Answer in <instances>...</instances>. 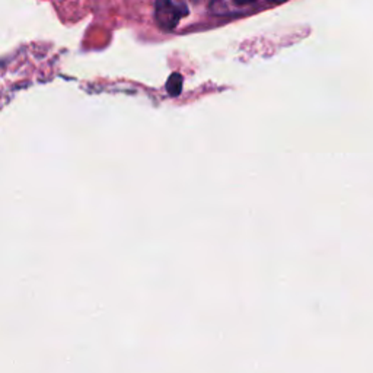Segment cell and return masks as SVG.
I'll return each mask as SVG.
<instances>
[{
  "mask_svg": "<svg viewBox=\"0 0 373 373\" xmlns=\"http://www.w3.org/2000/svg\"><path fill=\"white\" fill-rule=\"evenodd\" d=\"M188 14V6L183 2L160 0L155 8V18L163 29H173Z\"/></svg>",
  "mask_w": 373,
  "mask_h": 373,
  "instance_id": "obj_1",
  "label": "cell"
},
{
  "mask_svg": "<svg viewBox=\"0 0 373 373\" xmlns=\"http://www.w3.org/2000/svg\"><path fill=\"white\" fill-rule=\"evenodd\" d=\"M260 5L255 2L244 4V2H213L209 6V12L216 16H233L236 15V9H240L242 14H251L258 9Z\"/></svg>",
  "mask_w": 373,
  "mask_h": 373,
  "instance_id": "obj_2",
  "label": "cell"
},
{
  "mask_svg": "<svg viewBox=\"0 0 373 373\" xmlns=\"http://www.w3.org/2000/svg\"><path fill=\"white\" fill-rule=\"evenodd\" d=\"M166 89L169 92V95H180L181 89H183V76L178 73H174L171 78L168 79L166 83Z\"/></svg>",
  "mask_w": 373,
  "mask_h": 373,
  "instance_id": "obj_3",
  "label": "cell"
}]
</instances>
